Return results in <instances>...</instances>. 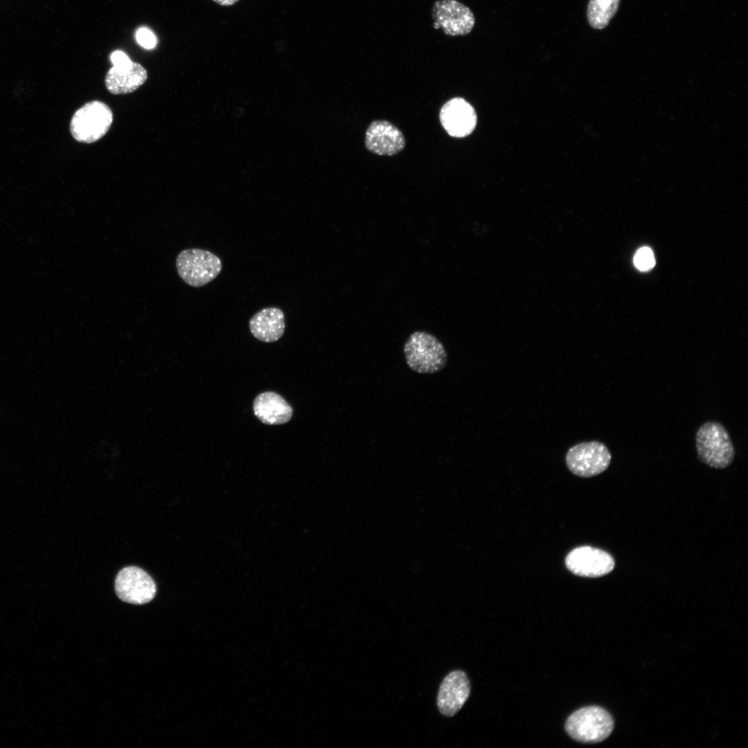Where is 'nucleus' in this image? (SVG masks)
<instances>
[{"instance_id": "4", "label": "nucleus", "mask_w": 748, "mask_h": 748, "mask_svg": "<svg viewBox=\"0 0 748 748\" xmlns=\"http://www.w3.org/2000/svg\"><path fill=\"white\" fill-rule=\"evenodd\" d=\"M113 121L112 109L103 102L92 100L80 107L73 115L70 132L78 141L96 142L103 137Z\"/></svg>"}, {"instance_id": "12", "label": "nucleus", "mask_w": 748, "mask_h": 748, "mask_svg": "<svg viewBox=\"0 0 748 748\" xmlns=\"http://www.w3.org/2000/svg\"><path fill=\"white\" fill-rule=\"evenodd\" d=\"M470 693V684L462 670L449 673L441 682L438 695L437 706L440 713L446 716L454 715L464 705Z\"/></svg>"}, {"instance_id": "11", "label": "nucleus", "mask_w": 748, "mask_h": 748, "mask_svg": "<svg viewBox=\"0 0 748 748\" xmlns=\"http://www.w3.org/2000/svg\"><path fill=\"white\" fill-rule=\"evenodd\" d=\"M441 125L453 137L470 135L477 125V114L473 107L463 98L457 97L447 101L439 114Z\"/></svg>"}, {"instance_id": "13", "label": "nucleus", "mask_w": 748, "mask_h": 748, "mask_svg": "<svg viewBox=\"0 0 748 748\" xmlns=\"http://www.w3.org/2000/svg\"><path fill=\"white\" fill-rule=\"evenodd\" d=\"M253 410L256 417L268 425L287 423L293 415L291 405L280 395L273 391L258 394L253 400Z\"/></svg>"}, {"instance_id": "17", "label": "nucleus", "mask_w": 748, "mask_h": 748, "mask_svg": "<svg viewBox=\"0 0 748 748\" xmlns=\"http://www.w3.org/2000/svg\"><path fill=\"white\" fill-rule=\"evenodd\" d=\"M634 263L636 267L641 271H648L652 269L654 266L655 260L651 249L648 247L640 248L634 255Z\"/></svg>"}, {"instance_id": "3", "label": "nucleus", "mask_w": 748, "mask_h": 748, "mask_svg": "<svg viewBox=\"0 0 748 748\" xmlns=\"http://www.w3.org/2000/svg\"><path fill=\"white\" fill-rule=\"evenodd\" d=\"M614 729L611 715L598 706H589L571 713L565 723V730L575 740L585 743L605 740Z\"/></svg>"}, {"instance_id": "9", "label": "nucleus", "mask_w": 748, "mask_h": 748, "mask_svg": "<svg viewBox=\"0 0 748 748\" xmlns=\"http://www.w3.org/2000/svg\"><path fill=\"white\" fill-rule=\"evenodd\" d=\"M567 568L573 574L587 578H598L609 573L614 568L613 557L605 551L582 546L571 551L565 558Z\"/></svg>"}, {"instance_id": "7", "label": "nucleus", "mask_w": 748, "mask_h": 748, "mask_svg": "<svg viewBox=\"0 0 748 748\" xmlns=\"http://www.w3.org/2000/svg\"><path fill=\"white\" fill-rule=\"evenodd\" d=\"M115 591L123 601L142 605L154 598L157 588L147 572L138 567L130 566L122 569L117 574Z\"/></svg>"}, {"instance_id": "8", "label": "nucleus", "mask_w": 748, "mask_h": 748, "mask_svg": "<svg viewBox=\"0 0 748 748\" xmlns=\"http://www.w3.org/2000/svg\"><path fill=\"white\" fill-rule=\"evenodd\" d=\"M435 28H441L450 36L469 34L475 24L471 10L456 0H438L432 8Z\"/></svg>"}, {"instance_id": "20", "label": "nucleus", "mask_w": 748, "mask_h": 748, "mask_svg": "<svg viewBox=\"0 0 748 748\" xmlns=\"http://www.w3.org/2000/svg\"><path fill=\"white\" fill-rule=\"evenodd\" d=\"M214 2L223 6H229L238 2L239 0H213Z\"/></svg>"}, {"instance_id": "15", "label": "nucleus", "mask_w": 748, "mask_h": 748, "mask_svg": "<svg viewBox=\"0 0 748 748\" xmlns=\"http://www.w3.org/2000/svg\"><path fill=\"white\" fill-rule=\"evenodd\" d=\"M285 328L283 312L278 308H265L256 312L249 320V329L253 336L263 342L279 340Z\"/></svg>"}, {"instance_id": "19", "label": "nucleus", "mask_w": 748, "mask_h": 748, "mask_svg": "<svg viewBox=\"0 0 748 748\" xmlns=\"http://www.w3.org/2000/svg\"><path fill=\"white\" fill-rule=\"evenodd\" d=\"M111 61L115 66H124L132 63V60L123 51H116L112 53Z\"/></svg>"}, {"instance_id": "10", "label": "nucleus", "mask_w": 748, "mask_h": 748, "mask_svg": "<svg viewBox=\"0 0 748 748\" xmlns=\"http://www.w3.org/2000/svg\"><path fill=\"white\" fill-rule=\"evenodd\" d=\"M406 141L401 130L390 121L375 120L365 133L366 149L379 156H393L400 152Z\"/></svg>"}, {"instance_id": "16", "label": "nucleus", "mask_w": 748, "mask_h": 748, "mask_svg": "<svg viewBox=\"0 0 748 748\" xmlns=\"http://www.w3.org/2000/svg\"><path fill=\"white\" fill-rule=\"evenodd\" d=\"M620 0H589L587 16L589 24L595 29H603L616 14Z\"/></svg>"}, {"instance_id": "6", "label": "nucleus", "mask_w": 748, "mask_h": 748, "mask_svg": "<svg viewBox=\"0 0 748 748\" xmlns=\"http://www.w3.org/2000/svg\"><path fill=\"white\" fill-rule=\"evenodd\" d=\"M611 459L607 447L596 440L576 444L566 455L569 470L581 477H591L603 472L608 468Z\"/></svg>"}, {"instance_id": "1", "label": "nucleus", "mask_w": 748, "mask_h": 748, "mask_svg": "<svg viewBox=\"0 0 748 748\" xmlns=\"http://www.w3.org/2000/svg\"><path fill=\"white\" fill-rule=\"evenodd\" d=\"M404 354L408 366L421 374H432L443 369L447 355L442 343L433 335L425 331L413 332L404 345Z\"/></svg>"}, {"instance_id": "2", "label": "nucleus", "mask_w": 748, "mask_h": 748, "mask_svg": "<svg viewBox=\"0 0 748 748\" xmlns=\"http://www.w3.org/2000/svg\"><path fill=\"white\" fill-rule=\"evenodd\" d=\"M695 446L699 459L711 467L724 469L734 459L731 437L718 422L709 421L700 426L695 436Z\"/></svg>"}, {"instance_id": "18", "label": "nucleus", "mask_w": 748, "mask_h": 748, "mask_svg": "<svg viewBox=\"0 0 748 748\" xmlns=\"http://www.w3.org/2000/svg\"><path fill=\"white\" fill-rule=\"evenodd\" d=\"M136 38L141 46L148 49L154 48L157 43L154 35L145 28H141L136 31Z\"/></svg>"}, {"instance_id": "5", "label": "nucleus", "mask_w": 748, "mask_h": 748, "mask_svg": "<svg viewBox=\"0 0 748 748\" xmlns=\"http://www.w3.org/2000/svg\"><path fill=\"white\" fill-rule=\"evenodd\" d=\"M176 267L181 278L188 285L199 287L213 280L222 271L220 258L202 249L181 251L176 258Z\"/></svg>"}, {"instance_id": "14", "label": "nucleus", "mask_w": 748, "mask_h": 748, "mask_svg": "<svg viewBox=\"0 0 748 748\" xmlns=\"http://www.w3.org/2000/svg\"><path fill=\"white\" fill-rule=\"evenodd\" d=\"M148 73L139 63L132 62L124 66H113L107 73L105 82L113 94H126L136 91L147 80Z\"/></svg>"}]
</instances>
